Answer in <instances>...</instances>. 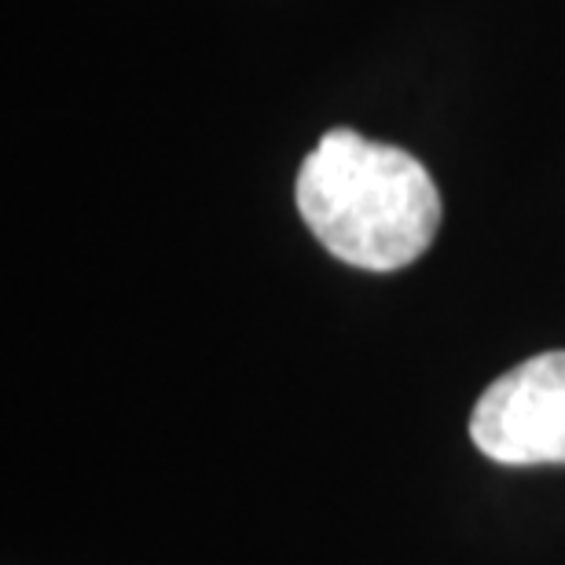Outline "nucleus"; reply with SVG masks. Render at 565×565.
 <instances>
[{"label":"nucleus","mask_w":565,"mask_h":565,"mask_svg":"<svg viewBox=\"0 0 565 565\" xmlns=\"http://www.w3.org/2000/svg\"><path fill=\"white\" fill-rule=\"evenodd\" d=\"M470 440L503 467H565V349L495 379L470 412Z\"/></svg>","instance_id":"obj_2"},{"label":"nucleus","mask_w":565,"mask_h":565,"mask_svg":"<svg viewBox=\"0 0 565 565\" xmlns=\"http://www.w3.org/2000/svg\"><path fill=\"white\" fill-rule=\"evenodd\" d=\"M301 221L338 262L397 273L429 250L440 195L429 169L404 147L331 129L312 147L294 184Z\"/></svg>","instance_id":"obj_1"}]
</instances>
